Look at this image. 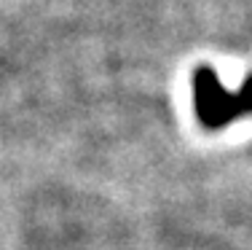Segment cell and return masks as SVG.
Here are the masks:
<instances>
[{
  "label": "cell",
  "instance_id": "obj_1",
  "mask_svg": "<svg viewBox=\"0 0 252 250\" xmlns=\"http://www.w3.org/2000/svg\"><path fill=\"white\" fill-rule=\"evenodd\" d=\"M193 108L204 129H223L231 121L252 113V75L244 78L242 89L228 92L220 83L215 68L199 65L193 73Z\"/></svg>",
  "mask_w": 252,
  "mask_h": 250
}]
</instances>
